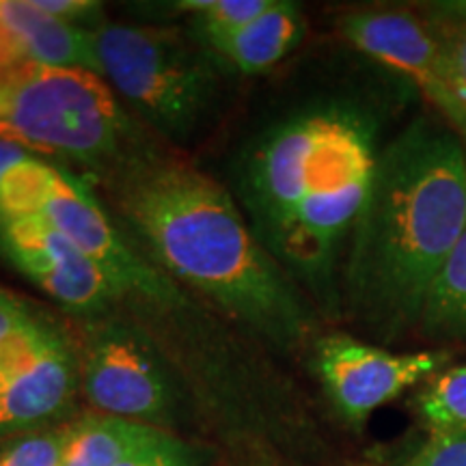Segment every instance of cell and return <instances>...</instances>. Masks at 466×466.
Instances as JSON below:
<instances>
[{"label": "cell", "mask_w": 466, "mask_h": 466, "mask_svg": "<svg viewBox=\"0 0 466 466\" xmlns=\"http://www.w3.org/2000/svg\"><path fill=\"white\" fill-rule=\"evenodd\" d=\"M382 113L322 96L244 147L236 192L250 229L319 313L341 316V270L382 145Z\"/></svg>", "instance_id": "1"}, {"label": "cell", "mask_w": 466, "mask_h": 466, "mask_svg": "<svg viewBox=\"0 0 466 466\" xmlns=\"http://www.w3.org/2000/svg\"><path fill=\"white\" fill-rule=\"evenodd\" d=\"M466 227V141L419 115L382 145L341 270V316L378 346L417 333Z\"/></svg>", "instance_id": "2"}, {"label": "cell", "mask_w": 466, "mask_h": 466, "mask_svg": "<svg viewBox=\"0 0 466 466\" xmlns=\"http://www.w3.org/2000/svg\"><path fill=\"white\" fill-rule=\"evenodd\" d=\"M106 179L124 223L173 279L277 348L300 346L316 333L318 309L209 175L141 147Z\"/></svg>", "instance_id": "3"}, {"label": "cell", "mask_w": 466, "mask_h": 466, "mask_svg": "<svg viewBox=\"0 0 466 466\" xmlns=\"http://www.w3.org/2000/svg\"><path fill=\"white\" fill-rule=\"evenodd\" d=\"M0 138L102 177L143 147L134 121L102 76L55 66L0 72Z\"/></svg>", "instance_id": "4"}, {"label": "cell", "mask_w": 466, "mask_h": 466, "mask_svg": "<svg viewBox=\"0 0 466 466\" xmlns=\"http://www.w3.org/2000/svg\"><path fill=\"white\" fill-rule=\"evenodd\" d=\"M97 69L134 113L171 141H186L217 100V69L171 28L108 25L91 31Z\"/></svg>", "instance_id": "5"}, {"label": "cell", "mask_w": 466, "mask_h": 466, "mask_svg": "<svg viewBox=\"0 0 466 466\" xmlns=\"http://www.w3.org/2000/svg\"><path fill=\"white\" fill-rule=\"evenodd\" d=\"M78 367L85 395L102 415L151 425L171 410L165 365L147 337L127 322L108 318L89 324Z\"/></svg>", "instance_id": "6"}, {"label": "cell", "mask_w": 466, "mask_h": 466, "mask_svg": "<svg viewBox=\"0 0 466 466\" xmlns=\"http://www.w3.org/2000/svg\"><path fill=\"white\" fill-rule=\"evenodd\" d=\"M450 360V350L391 352L343 333L324 335L316 343V370L326 393L352 423H363L408 389L425 384L447 370Z\"/></svg>", "instance_id": "7"}, {"label": "cell", "mask_w": 466, "mask_h": 466, "mask_svg": "<svg viewBox=\"0 0 466 466\" xmlns=\"http://www.w3.org/2000/svg\"><path fill=\"white\" fill-rule=\"evenodd\" d=\"M39 218L69 238L86 258H91L115 283L119 294L137 291L149 299H171L173 288L141 255L134 253L121 233H116L97 197L69 168L58 167L52 186L37 212Z\"/></svg>", "instance_id": "8"}, {"label": "cell", "mask_w": 466, "mask_h": 466, "mask_svg": "<svg viewBox=\"0 0 466 466\" xmlns=\"http://www.w3.org/2000/svg\"><path fill=\"white\" fill-rule=\"evenodd\" d=\"M0 250L28 281L80 316L104 313L119 296L106 272L37 214L0 220Z\"/></svg>", "instance_id": "9"}, {"label": "cell", "mask_w": 466, "mask_h": 466, "mask_svg": "<svg viewBox=\"0 0 466 466\" xmlns=\"http://www.w3.org/2000/svg\"><path fill=\"white\" fill-rule=\"evenodd\" d=\"M78 357L55 322L44 319L33 339L0 370V441L42 430L72 401Z\"/></svg>", "instance_id": "10"}, {"label": "cell", "mask_w": 466, "mask_h": 466, "mask_svg": "<svg viewBox=\"0 0 466 466\" xmlns=\"http://www.w3.org/2000/svg\"><path fill=\"white\" fill-rule=\"evenodd\" d=\"M341 33L365 56L408 78L425 93L441 61V44L430 22L404 9H360L341 20Z\"/></svg>", "instance_id": "11"}, {"label": "cell", "mask_w": 466, "mask_h": 466, "mask_svg": "<svg viewBox=\"0 0 466 466\" xmlns=\"http://www.w3.org/2000/svg\"><path fill=\"white\" fill-rule=\"evenodd\" d=\"M17 66L78 67L100 76L91 31L55 20L33 0H0V72Z\"/></svg>", "instance_id": "12"}, {"label": "cell", "mask_w": 466, "mask_h": 466, "mask_svg": "<svg viewBox=\"0 0 466 466\" xmlns=\"http://www.w3.org/2000/svg\"><path fill=\"white\" fill-rule=\"evenodd\" d=\"M305 33L307 22L299 5L272 0L270 7L253 22L203 44L242 74H259L299 48Z\"/></svg>", "instance_id": "13"}, {"label": "cell", "mask_w": 466, "mask_h": 466, "mask_svg": "<svg viewBox=\"0 0 466 466\" xmlns=\"http://www.w3.org/2000/svg\"><path fill=\"white\" fill-rule=\"evenodd\" d=\"M434 14L439 15L432 28L441 44V61L423 96L466 141V5H447Z\"/></svg>", "instance_id": "14"}, {"label": "cell", "mask_w": 466, "mask_h": 466, "mask_svg": "<svg viewBox=\"0 0 466 466\" xmlns=\"http://www.w3.org/2000/svg\"><path fill=\"white\" fill-rule=\"evenodd\" d=\"M160 432L147 423L110 415L83 417L66 428V451L61 466H115L127 453Z\"/></svg>", "instance_id": "15"}, {"label": "cell", "mask_w": 466, "mask_h": 466, "mask_svg": "<svg viewBox=\"0 0 466 466\" xmlns=\"http://www.w3.org/2000/svg\"><path fill=\"white\" fill-rule=\"evenodd\" d=\"M417 333L434 343H466V227L430 289Z\"/></svg>", "instance_id": "16"}, {"label": "cell", "mask_w": 466, "mask_h": 466, "mask_svg": "<svg viewBox=\"0 0 466 466\" xmlns=\"http://www.w3.org/2000/svg\"><path fill=\"white\" fill-rule=\"evenodd\" d=\"M417 412L432 436L466 430V363L430 378L417 395Z\"/></svg>", "instance_id": "17"}, {"label": "cell", "mask_w": 466, "mask_h": 466, "mask_svg": "<svg viewBox=\"0 0 466 466\" xmlns=\"http://www.w3.org/2000/svg\"><path fill=\"white\" fill-rule=\"evenodd\" d=\"M272 0H184L179 11L195 17L203 42L242 28L270 7Z\"/></svg>", "instance_id": "18"}, {"label": "cell", "mask_w": 466, "mask_h": 466, "mask_svg": "<svg viewBox=\"0 0 466 466\" xmlns=\"http://www.w3.org/2000/svg\"><path fill=\"white\" fill-rule=\"evenodd\" d=\"M66 428L35 430L0 442V466H61Z\"/></svg>", "instance_id": "19"}, {"label": "cell", "mask_w": 466, "mask_h": 466, "mask_svg": "<svg viewBox=\"0 0 466 466\" xmlns=\"http://www.w3.org/2000/svg\"><path fill=\"white\" fill-rule=\"evenodd\" d=\"M44 319L26 300L0 288V370L33 339Z\"/></svg>", "instance_id": "20"}, {"label": "cell", "mask_w": 466, "mask_h": 466, "mask_svg": "<svg viewBox=\"0 0 466 466\" xmlns=\"http://www.w3.org/2000/svg\"><path fill=\"white\" fill-rule=\"evenodd\" d=\"M115 466H199V460L188 445L160 430L154 439L127 453Z\"/></svg>", "instance_id": "21"}, {"label": "cell", "mask_w": 466, "mask_h": 466, "mask_svg": "<svg viewBox=\"0 0 466 466\" xmlns=\"http://www.w3.org/2000/svg\"><path fill=\"white\" fill-rule=\"evenodd\" d=\"M404 466H466V430L430 436Z\"/></svg>", "instance_id": "22"}, {"label": "cell", "mask_w": 466, "mask_h": 466, "mask_svg": "<svg viewBox=\"0 0 466 466\" xmlns=\"http://www.w3.org/2000/svg\"><path fill=\"white\" fill-rule=\"evenodd\" d=\"M31 151L20 147V145L11 143V141H5V138H0V186L5 184V179L9 177V173L14 171L17 165H22L26 158H31Z\"/></svg>", "instance_id": "23"}]
</instances>
